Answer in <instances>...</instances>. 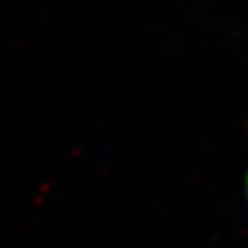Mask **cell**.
I'll return each instance as SVG.
<instances>
[{"mask_svg":"<svg viewBox=\"0 0 248 248\" xmlns=\"http://www.w3.org/2000/svg\"><path fill=\"white\" fill-rule=\"evenodd\" d=\"M247 193H248V174H247Z\"/></svg>","mask_w":248,"mask_h":248,"instance_id":"cell-1","label":"cell"}]
</instances>
